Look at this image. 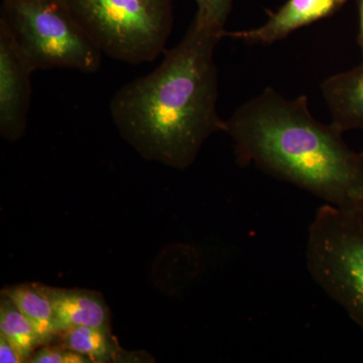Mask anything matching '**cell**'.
Masks as SVG:
<instances>
[{
    "mask_svg": "<svg viewBox=\"0 0 363 363\" xmlns=\"http://www.w3.org/2000/svg\"><path fill=\"white\" fill-rule=\"evenodd\" d=\"M225 33L193 21L183 40L164 51L157 69L124 84L112 98L117 130L145 159L188 168L209 136L225 130V121L217 112L218 74L213 59Z\"/></svg>",
    "mask_w": 363,
    "mask_h": 363,
    "instance_id": "cell-1",
    "label": "cell"
},
{
    "mask_svg": "<svg viewBox=\"0 0 363 363\" xmlns=\"http://www.w3.org/2000/svg\"><path fill=\"white\" fill-rule=\"evenodd\" d=\"M241 166L255 164L342 209L363 208V152L350 149L336 124L312 116L308 98L286 99L272 88L225 121Z\"/></svg>",
    "mask_w": 363,
    "mask_h": 363,
    "instance_id": "cell-2",
    "label": "cell"
},
{
    "mask_svg": "<svg viewBox=\"0 0 363 363\" xmlns=\"http://www.w3.org/2000/svg\"><path fill=\"white\" fill-rule=\"evenodd\" d=\"M102 54L138 65L164 52L173 0H61Z\"/></svg>",
    "mask_w": 363,
    "mask_h": 363,
    "instance_id": "cell-3",
    "label": "cell"
},
{
    "mask_svg": "<svg viewBox=\"0 0 363 363\" xmlns=\"http://www.w3.org/2000/svg\"><path fill=\"white\" fill-rule=\"evenodd\" d=\"M306 262L315 283L363 332V208H319L308 231Z\"/></svg>",
    "mask_w": 363,
    "mask_h": 363,
    "instance_id": "cell-4",
    "label": "cell"
},
{
    "mask_svg": "<svg viewBox=\"0 0 363 363\" xmlns=\"http://www.w3.org/2000/svg\"><path fill=\"white\" fill-rule=\"evenodd\" d=\"M0 21L33 72L69 68L94 73L101 67L102 52L61 0H4Z\"/></svg>",
    "mask_w": 363,
    "mask_h": 363,
    "instance_id": "cell-5",
    "label": "cell"
},
{
    "mask_svg": "<svg viewBox=\"0 0 363 363\" xmlns=\"http://www.w3.org/2000/svg\"><path fill=\"white\" fill-rule=\"evenodd\" d=\"M32 73L11 30L0 21V135L9 142L25 135Z\"/></svg>",
    "mask_w": 363,
    "mask_h": 363,
    "instance_id": "cell-6",
    "label": "cell"
},
{
    "mask_svg": "<svg viewBox=\"0 0 363 363\" xmlns=\"http://www.w3.org/2000/svg\"><path fill=\"white\" fill-rule=\"evenodd\" d=\"M347 0H288L259 28L225 33L227 37L250 44L271 45L285 39L298 28L329 18L340 11Z\"/></svg>",
    "mask_w": 363,
    "mask_h": 363,
    "instance_id": "cell-7",
    "label": "cell"
},
{
    "mask_svg": "<svg viewBox=\"0 0 363 363\" xmlns=\"http://www.w3.org/2000/svg\"><path fill=\"white\" fill-rule=\"evenodd\" d=\"M51 296L59 334L74 327L111 329V312L101 294L51 288Z\"/></svg>",
    "mask_w": 363,
    "mask_h": 363,
    "instance_id": "cell-8",
    "label": "cell"
},
{
    "mask_svg": "<svg viewBox=\"0 0 363 363\" xmlns=\"http://www.w3.org/2000/svg\"><path fill=\"white\" fill-rule=\"evenodd\" d=\"M321 90L332 123L343 133L363 130V62L350 71L327 78Z\"/></svg>",
    "mask_w": 363,
    "mask_h": 363,
    "instance_id": "cell-9",
    "label": "cell"
},
{
    "mask_svg": "<svg viewBox=\"0 0 363 363\" xmlns=\"http://www.w3.org/2000/svg\"><path fill=\"white\" fill-rule=\"evenodd\" d=\"M2 295L11 298L14 305L30 320L44 345L55 337H58L51 286L40 284H23L6 289Z\"/></svg>",
    "mask_w": 363,
    "mask_h": 363,
    "instance_id": "cell-10",
    "label": "cell"
},
{
    "mask_svg": "<svg viewBox=\"0 0 363 363\" xmlns=\"http://www.w3.org/2000/svg\"><path fill=\"white\" fill-rule=\"evenodd\" d=\"M60 343L83 355L90 362H126L125 350H121L111 329L74 327L59 334Z\"/></svg>",
    "mask_w": 363,
    "mask_h": 363,
    "instance_id": "cell-11",
    "label": "cell"
},
{
    "mask_svg": "<svg viewBox=\"0 0 363 363\" xmlns=\"http://www.w3.org/2000/svg\"><path fill=\"white\" fill-rule=\"evenodd\" d=\"M0 335L13 344L25 362H30L35 351L44 345L30 320L4 295L0 304Z\"/></svg>",
    "mask_w": 363,
    "mask_h": 363,
    "instance_id": "cell-12",
    "label": "cell"
},
{
    "mask_svg": "<svg viewBox=\"0 0 363 363\" xmlns=\"http://www.w3.org/2000/svg\"><path fill=\"white\" fill-rule=\"evenodd\" d=\"M198 9L194 21L215 32L225 33L224 26L233 7V0H195Z\"/></svg>",
    "mask_w": 363,
    "mask_h": 363,
    "instance_id": "cell-13",
    "label": "cell"
},
{
    "mask_svg": "<svg viewBox=\"0 0 363 363\" xmlns=\"http://www.w3.org/2000/svg\"><path fill=\"white\" fill-rule=\"evenodd\" d=\"M30 362L33 363H84L90 362L83 355L74 352L63 344L50 345L45 344L33 353Z\"/></svg>",
    "mask_w": 363,
    "mask_h": 363,
    "instance_id": "cell-14",
    "label": "cell"
},
{
    "mask_svg": "<svg viewBox=\"0 0 363 363\" xmlns=\"http://www.w3.org/2000/svg\"><path fill=\"white\" fill-rule=\"evenodd\" d=\"M0 362L21 363L25 362L18 350L13 344L9 342L4 336L0 335Z\"/></svg>",
    "mask_w": 363,
    "mask_h": 363,
    "instance_id": "cell-15",
    "label": "cell"
},
{
    "mask_svg": "<svg viewBox=\"0 0 363 363\" xmlns=\"http://www.w3.org/2000/svg\"><path fill=\"white\" fill-rule=\"evenodd\" d=\"M358 14H359V33H358V45L362 49L363 62V0H357Z\"/></svg>",
    "mask_w": 363,
    "mask_h": 363,
    "instance_id": "cell-16",
    "label": "cell"
}]
</instances>
